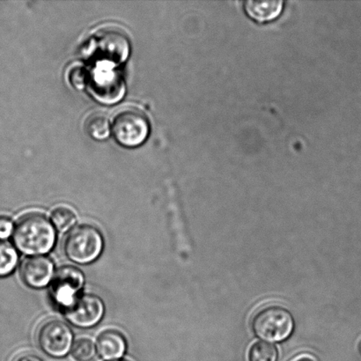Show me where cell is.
Returning <instances> with one entry per match:
<instances>
[{
    "mask_svg": "<svg viewBox=\"0 0 361 361\" xmlns=\"http://www.w3.org/2000/svg\"><path fill=\"white\" fill-rule=\"evenodd\" d=\"M54 226L44 215L27 214L16 223L13 242L17 249L28 256H40L49 252L56 243Z\"/></svg>",
    "mask_w": 361,
    "mask_h": 361,
    "instance_id": "6da1fadb",
    "label": "cell"
},
{
    "mask_svg": "<svg viewBox=\"0 0 361 361\" xmlns=\"http://www.w3.org/2000/svg\"><path fill=\"white\" fill-rule=\"evenodd\" d=\"M104 246L101 232L93 226L82 225L70 231L63 243V250L71 261L87 264L100 257Z\"/></svg>",
    "mask_w": 361,
    "mask_h": 361,
    "instance_id": "7a4b0ae2",
    "label": "cell"
},
{
    "mask_svg": "<svg viewBox=\"0 0 361 361\" xmlns=\"http://www.w3.org/2000/svg\"><path fill=\"white\" fill-rule=\"evenodd\" d=\"M112 132L121 146L128 148L140 147L149 136V120L140 109L126 108L115 116Z\"/></svg>",
    "mask_w": 361,
    "mask_h": 361,
    "instance_id": "3957f363",
    "label": "cell"
},
{
    "mask_svg": "<svg viewBox=\"0 0 361 361\" xmlns=\"http://www.w3.org/2000/svg\"><path fill=\"white\" fill-rule=\"evenodd\" d=\"M90 49L92 55L101 63L119 65L128 59L130 42L121 30L107 27L93 35Z\"/></svg>",
    "mask_w": 361,
    "mask_h": 361,
    "instance_id": "277c9868",
    "label": "cell"
},
{
    "mask_svg": "<svg viewBox=\"0 0 361 361\" xmlns=\"http://www.w3.org/2000/svg\"><path fill=\"white\" fill-rule=\"evenodd\" d=\"M255 334L264 341H285L293 330L292 314L284 307L270 306L258 311L252 321Z\"/></svg>",
    "mask_w": 361,
    "mask_h": 361,
    "instance_id": "5b68a950",
    "label": "cell"
},
{
    "mask_svg": "<svg viewBox=\"0 0 361 361\" xmlns=\"http://www.w3.org/2000/svg\"><path fill=\"white\" fill-rule=\"evenodd\" d=\"M91 93L97 100L104 104H116L125 94V83L121 74L112 65L97 66L90 73Z\"/></svg>",
    "mask_w": 361,
    "mask_h": 361,
    "instance_id": "8992f818",
    "label": "cell"
},
{
    "mask_svg": "<svg viewBox=\"0 0 361 361\" xmlns=\"http://www.w3.org/2000/svg\"><path fill=\"white\" fill-rule=\"evenodd\" d=\"M84 284L85 276L80 269L69 265L59 269L49 289L53 302L59 309L66 310L75 302Z\"/></svg>",
    "mask_w": 361,
    "mask_h": 361,
    "instance_id": "52a82bcc",
    "label": "cell"
},
{
    "mask_svg": "<svg viewBox=\"0 0 361 361\" xmlns=\"http://www.w3.org/2000/svg\"><path fill=\"white\" fill-rule=\"evenodd\" d=\"M73 332L65 323L59 320H49L41 325L37 341L46 355L61 358L70 352L73 346Z\"/></svg>",
    "mask_w": 361,
    "mask_h": 361,
    "instance_id": "ba28073f",
    "label": "cell"
},
{
    "mask_svg": "<svg viewBox=\"0 0 361 361\" xmlns=\"http://www.w3.org/2000/svg\"><path fill=\"white\" fill-rule=\"evenodd\" d=\"M66 318L74 326H95L104 316L105 306L100 297L91 293L78 297L72 305L63 310Z\"/></svg>",
    "mask_w": 361,
    "mask_h": 361,
    "instance_id": "9c48e42d",
    "label": "cell"
},
{
    "mask_svg": "<svg viewBox=\"0 0 361 361\" xmlns=\"http://www.w3.org/2000/svg\"><path fill=\"white\" fill-rule=\"evenodd\" d=\"M21 279L31 288H45L54 277V264L46 257L27 258L21 265Z\"/></svg>",
    "mask_w": 361,
    "mask_h": 361,
    "instance_id": "30bf717a",
    "label": "cell"
},
{
    "mask_svg": "<svg viewBox=\"0 0 361 361\" xmlns=\"http://www.w3.org/2000/svg\"><path fill=\"white\" fill-rule=\"evenodd\" d=\"M285 2L282 0H249L244 2V9L247 16L257 23H269L281 16Z\"/></svg>",
    "mask_w": 361,
    "mask_h": 361,
    "instance_id": "8fae6325",
    "label": "cell"
},
{
    "mask_svg": "<svg viewBox=\"0 0 361 361\" xmlns=\"http://www.w3.org/2000/svg\"><path fill=\"white\" fill-rule=\"evenodd\" d=\"M97 352L102 359L113 360L121 358L126 351L125 337L116 331H106L97 339Z\"/></svg>",
    "mask_w": 361,
    "mask_h": 361,
    "instance_id": "7c38bea8",
    "label": "cell"
},
{
    "mask_svg": "<svg viewBox=\"0 0 361 361\" xmlns=\"http://www.w3.org/2000/svg\"><path fill=\"white\" fill-rule=\"evenodd\" d=\"M85 132L95 140H104L109 135V120L104 112L95 111L87 116L84 122Z\"/></svg>",
    "mask_w": 361,
    "mask_h": 361,
    "instance_id": "4fadbf2b",
    "label": "cell"
},
{
    "mask_svg": "<svg viewBox=\"0 0 361 361\" xmlns=\"http://www.w3.org/2000/svg\"><path fill=\"white\" fill-rule=\"evenodd\" d=\"M19 255L8 242L0 240V278L10 275L16 268Z\"/></svg>",
    "mask_w": 361,
    "mask_h": 361,
    "instance_id": "5bb4252c",
    "label": "cell"
},
{
    "mask_svg": "<svg viewBox=\"0 0 361 361\" xmlns=\"http://www.w3.org/2000/svg\"><path fill=\"white\" fill-rule=\"evenodd\" d=\"M51 219L53 226L59 231L66 232L75 224L77 216L72 208L60 205L51 212Z\"/></svg>",
    "mask_w": 361,
    "mask_h": 361,
    "instance_id": "9a60e30c",
    "label": "cell"
},
{
    "mask_svg": "<svg viewBox=\"0 0 361 361\" xmlns=\"http://www.w3.org/2000/svg\"><path fill=\"white\" fill-rule=\"evenodd\" d=\"M250 361H277L278 351L270 343L259 341L251 346L249 353Z\"/></svg>",
    "mask_w": 361,
    "mask_h": 361,
    "instance_id": "2e32d148",
    "label": "cell"
},
{
    "mask_svg": "<svg viewBox=\"0 0 361 361\" xmlns=\"http://www.w3.org/2000/svg\"><path fill=\"white\" fill-rule=\"evenodd\" d=\"M73 358L78 361H90L95 356V345L90 338H80L72 349Z\"/></svg>",
    "mask_w": 361,
    "mask_h": 361,
    "instance_id": "e0dca14e",
    "label": "cell"
},
{
    "mask_svg": "<svg viewBox=\"0 0 361 361\" xmlns=\"http://www.w3.org/2000/svg\"><path fill=\"white\" fill-rule=\"evenodd\" d=\"M69 80L72 86L77 90H83L90 82V72H87L83 67H74L70 71Z\"/></svg>",
    "mask_w": 361,
    "mask_h": 361,
    "instance_id": "ac0fdd59",
    "label": "cell"
},
{
    "mask_svg": "<svg viewBox=\"0 0 361 361\" xmlns=\"http://www.w3.org/2000/svg\"><path fill=\"white\" fill-rule=\"evenodd\" d=\"M13 231V222L8 218L0 217V240L8 238Z\"/></svg>",
    "mask_w": 361,
    "mask_h": 361,
    "instance_id": "d6986e66",
    "label": "cell"
},
{
    "mask_svg": "<svg viewBox=\"0 0 361 361\" xmlns=\"http://www.w3.org/2000/svg\"><path fill=\"white\" fill-rule=\"evenodd\" d=\"M14 361H42L39 357L33 355H21Z\"/></svg>",
    "mask_w": 361,
    "mask_h": 361,
    "instance_id": "ffe728a7",
    "label": "cell"
},
{
    "mask_svg": "<svg viewBox=\"0 0 361 361\" xmlns=\"http://www.w3.org/2000/svg\"><path fill=\"white\" fill-rule=\"evenodd\" d=\"M293 361H317L314 357L310 355H302L297 357L296 359Z\"/></svg>",
    "mask_w": 361,
    "mask_h": 361,
    "instance_id": "44dd1931",
    "label": "cell"
},
{
    "mask_svg": "<svg viewBox=\"0 0 361 361\" xmlns=\"http://www.w3.org/2000/svg\"><path fill=\"white\" fill-rule=\"evenodd\" d=\"M360 352H361V342H360Z\"/></svg>",
    "mask_w": 361,
    "mask_h": 361,
    "instance_id": "7402d4cb",
    "label": "cell"
},
{
    "mask_svg": "<svg viewBox=\"0 0 361 361\" xmlns=\"http://www.w3.org/2000/svg\"><path fill=\"white\" fill-rule=\"evenodd\" d=\"M118 361H122V360H118Z\"/></svg>",
    "mask_w": 361,
    "mask_h": 361,
    "instance_id": "603a6c76",
    "label": "cell"
}]
</instances>
